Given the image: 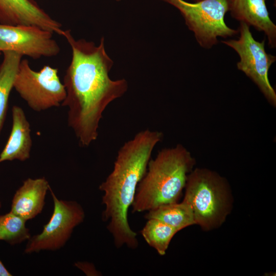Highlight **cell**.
Listing matches in <instances>:
<instances>
[{"mask_svg": "<svg viewBox=\"0 0 276 276\" xmlns=\"http://www.w3.org/2000/svg\"><path fill=\"white\" fill-rule=\"evenodd\" d=\"M63 36L71 47L72 58L63 78L66 97L61 105L68 108V126L79 145L86 147L97 140L104 111L125 94L128 83L125 79H110L113 62L105 51L104 37L96 45L75 39L69 30Z\"/></svg>", "mask_w": 276, "mask_h": 276, "instance_id": "1", "label": "cell"}, {"mask_svg": "<svg viewBox=\"0 0 276 276\" xmlns=\"http://www.w3.org/2000/svg\"><path fill=\"white\" fill-rule=\"evenodd\" d=\"M147 220L141 234L149 246L154 248L159 255L164 256L178 231L159 220L153 218Z\"/></svg>", "mask_w": 276, "mask_h": 276, "instance_id": "16", "label": "cell"}, {"mask_svg": "<svg viewBox=\"0 0 276 276\" xmlns=\"http://www.w3.org/2000/svg\"><path fill=\"white\" fill-rule=\"evenodd\" d=\"M12 126L8 141L0 154V163L15 159H28L32 145L30 125L24 110L14 105L12 108Z\"/></svg>", "mask_w": 276, "mask_h": 276, "instance_id": "13", "label": "cell"}, {"mask_svg": "<svg viewBox=\"0 0 276 276\" xmlns=\"http://www.w3.org/2000/svg\"><path fill=\"white\" fill-rule=\"evenodd\" d=\"M116 1H121V0H116Z\"/></svg>", "mask_w": 276, "mask_h": 276, "instance_id": "21", "label": "cell"}, {"mask_svg": "<svg viewBox=\"0 0 276 276\" xmlns=\"http://www.w3.org/2000/svg\"><path fill=\"white\" fill-rule=\"evenodd\" d=\"M50 188L44 177L26 179L13 196L10 211L26 221L35 218L41 213Z\"/></svg>", "mask_w": 276, "mask_h": 276, "instance_id": "12", "label": "cell"}, {"mask_svg": "<svg viewBox=\"0 0 276 276\" xmlns=\"http://www.w3.org/2000/svg\"><path fill=\"white\" fill-rule=\"evenodd\" d=\"M237 40H222L221 42L233 48L239 55L240 61L237 68L243 72L258 87L268 102L276 106V93L270 83L268 73L276 57L267 54L265 50V40H256L249 30V26L240 22Z\"/></svg>", "mask_w": 276, "mask_h": 276, "instance_id": "7", "label": "cell"}, {"mask_svg": "<svg viewBox=\"0 0 276 276\" xmlns=\"http://www.w3.org/2000/svg\"><path fill=\"white\" fill-rule=\"evenodd\" d=\"M266 0H227L232 16L266 35L270 48L276 47V26L271 20Z\"/></svg>", "mask_w": 276, "mask_h": 276, "instance_id": "11", "label": "cell"}, {"mask_svg": "<svg viewBox=\"0 0 276 276\" xmlns=\"http://www.w3.org/2000/svg\"><path fill=\"white\" fill-rule=\"evenodd\" d=\"M1 53H2L0 52V55L1 54Z\"/></svg>", "mask_w": 276, "mask_h": 276, "instance_id": "22", "label": "cell"}, {"mask_svg": "<svg viewBox=\"0 0 276 276\" xmlns=\"http://www.w3.org/2000/svg\"><path fill=\"white\" fill-rule=\"evenodd\" d=\"M53 34L35 26L0 24V52L13 51L34 60L55 57L60 48Z\"/></svg>", "mask_w": 276, "mask_h": 276, "instance_id": "9", "label": "cell"}, {"mask_svg": "<svg viewBox=\"0 0 276 276\" xmlns=\"http://www.w3.org/2000/svg\"><path fill=\"white\" fill-rule=\"evenodd\" d=\"M192 1H194V2H198L202 0H192Z\"/></svg>", "mask_w": 276, "mask_h": 276, "instance_id": "19", "label": "cell"}, {"mask_svg": "<svg viewBox=\"0 0 276 276\" xmlns=\"http://www.w3.org/2000/svg\"><path fill=\"white\" fill-rule=\"evenodd\" d=\"M0 64V133L8 110L9 98L22 56L10 51H4Z\"/></svg>", "mask_w": 276, "mask_h": 276, "instance_id": "15", "label": "cell"}, {"mask_svg": "<svg viewBox=\"0 0 276 276\" xmlns=\"http://www.w3.org/2000/svg\"><path fill=\"white\" fill-rule=\"evenodd\" d=\"M196 160L183 145L159 151L148 162L137 187L132 212H142L178 202Z\"/></svg>", "mask_w": 276, "mask_h": 276, "instance_id": "3", "label": "cell"}, {"mask_svg": "<svg viewBox=\"0 0 276 276\" xmlns=\"http://www.w3.org/2000/svg\"><path fill=\"white\" fill-rule=\"evenodd\" d=\"M13 88L32 109L38 112L61 105L66 97L57 68L46 65L34 71L27 59L20 62Z\"/></svg>", "mask_w": 276, "mask_h": 276, "instance_id": "6", "label": "cell"}, {"mask_svg": "<svg viewBox=\"0 0 276 276\" xmlns=\"http://www.w3.org/2000/svg\"><path fill=\"white\" fill-rule=\"evenodd\" d=\"M185 188L183 199L193 209L196 224L206 231L221 226L233 205L226 179L216 172L197 168L188 175Z\"/></svg>", "mask_w": 276, "mask_h": 276, "instance_id": "4", "label": "cell"}, {"mask_svg": "<svg viewBox=\"0 0 276 276\" xmlns=\"http://www.w3.org/2000/svg\"><path fill=\"white\" fill-rule=\"evenodd\" d=\"M163 133L149 129L137 133L120 148L112 171L99 186L104 192L103 219L109 221L107 229L117 247L138 246L137 234L128 220V211L132 205L139 183L144 176L155 146Z\"/></svg>", "mask_w": 276, "mask_h": 276, "instance_id": "2", "label": "cell"}, {"mask_svg": "<svg viewBox=\"0 0 276 276\" xmlns=\"http://www.w3.org/2000/svg\"><path fill=\"white\" fill-rule=\"evenodd\" d=\"M54 209L42 231L31 237L25 249L27 254L41 250H56L64 246L74 228L81 223L85 212L81 205L73 200L59 199L51 188Z\"/></svg>", "mask_w": 276, "mask_h": 276, "instance_id": "8", "label": "cell"}, {"mask_svg": "<svg viewBox=\"0 0 276 276\" xmlns=\"http://www.w3.org/2000/svg\"><path fill=\"white\" fill-rule=\"evenodd\" d=\"M148 212L145 216L146 219L159 220L178 232L196 224L193 209L184 199L180 203L164 204Z\"/></svg>", "mask_w": 276, "mask_h": 276, "instance_id": "14", "label": "cell"}, {"mask_svg": "<svg viewBox=\"0 0 276 276\" xmlns=\"http://www.w3.org/2000/svg\"><path fill=\"white\" fill-rule=\"evenodd\" d=\"M0 24L35 26L63 36L60 22L33 0H0Z\"/></svg>", "mask_w": 276, "mask_h": 276, "instance_id": "10", "label": "cell"}, {"mask_svg": "<svg viewBox=\"0 0 276 276\" xmlns=\"http://www.w3.org/2000/svg\"><path fill=\"white\" fill-rule=\"evenodd\" d=\"M161 1L180 11L186 24L203 48L210 49L216 44L218 37L227 38L239 33L224 21L225 15L228 11L227 0H202L192 3L183 0Z\"/></svg>", "mask_w": 276, "mask_h": 276, "instance_id": "5", "label": "cell"}, {"mask_svg": "<svg viewBox=\"0 0 276 276\" xmlns=\"http://www.w3.org/2000/svg\"><path fill=\"white\" fill-rule=\"evenodd\" d=\"M12 274L7 270L0 260V276H11Z\"/></svg>", "mask_w": 276, "mask_h": 276, "instance_id": "18", "label": "cell"}, {"mask_svg": "<svg viewBox=\"0 0 276 276\" xmlns=\"http://www.w3.org/2000/svg\"><path fill=\"white\" fill-rule=\"evenodd\" d=\"M1 202H0V208H1Z\"/></svg>", "mask_w": 276, "mask_h": 276, "instance_id": "20", "label": "cell"}, {"mask_svg": "<svg viewBox=\"0 0 276 276\" xmlns=\"http://www.w3.org/2000/svg\"><path fill=\"white\" fill-rule=\"evenodd\" d=\"M26 220L10 212L0 215V240L15 245L28 240L31 236Z\"/></svg>", "mask_w": 276, "mask_h": 276, "instance_id": "17", "label": "cell"}]
</instances>
